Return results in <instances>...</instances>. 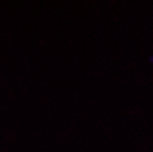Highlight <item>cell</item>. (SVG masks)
Returning <instances> with one entry per match:
<instances>
[]
</instances>
